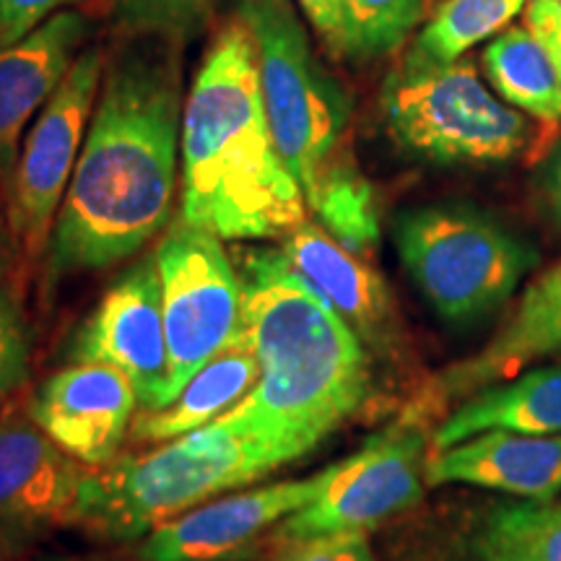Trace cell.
Here are the masks:
<instances>
[{"instance_id": "4dcf8cb0", "label": "cell", "mask_w": 561, "mask_h": 561, "mask_svg": "<svg viewBox=\"0 0 561 561\" xmlns=\"http://www.w3.org/2000/svg\"><path fill=\"white\" fill-rule=\"evenodd\" d=\"M561 310V263L530 286L510 325H528Z\"/></svg>"}, {"instance_id": "836d02e7", "label": "cell", "mask_w": 561, "mask_h": 561, "mask_svg": "<svg viewBox=\"0 0 561 561\" xmlns=\"http://www.w3.org/2000/svg\"><path fill=\"white\" fill-rule=\"evenodd\" d=\"M549 201H551L553 214H557V219L561 221V151L557 153V159H553L551 172H549Z\"/></svg>"}, {"instance_id": "9c48e42d", "label": "cell", "mask_w": 561, "mask_h": 561, "mask_svg": "<svg viewBox=\"0 0 561 561\" xmlns=\"http://www.w3.org/2000/svg\"><path fill=\"white\" fill-rule=\"evenodd\" d=\"M221 242L178 216L153 250L174 398L203 364L231 346L240 333V273Z\"/></svg>"}, {"instance_id": "7402d4cb", "label": "cell", "mask_w": 561, "mask_h": 561, "mask_svg": "<svg viewBox=\"0 0 561 561\" xmlns=\"http://www.w3.org/2000/svg\"><path fill=\"white\" fill-rule=\"evenodd\" d=\"M307 210L333 240L356 255H367L380 242V210L371 182L356 164L354 153L325 172L305 195Z\"/></svg>"}, {"instance_id": "8fae6325", "label": "cell", "mask_w": 561, "mask_h": 561, "mask_svg": "<svg viewBox=\"0 0 561 561\" xmlns=\"http://www.w3.org/2000/svg\"><path fill=\"white\" fill-rule=\"evenodd\" d=\"M89 468L55 445L26 403L0 413V561L26 557L62 528L79 525Z\"/></svg>"}, {"instance_id": "1f68e13d", "label": "cell", "mask_w": 561, "mask_h": 561, "mask_svg": "<svg viewBox=\"0 0 561 561\" xmlns=\"http://www.w3.org/2000/svg\"><path fill=\"white\" fill-rule=\"evenodd\" d=\"M328 53L343 58V0H297Z\"/></svg>"}, {"instance_id": "8992f818", "label": "cell", "mask_w": 561, "mask_h": 561, "mask_svg": "<svg viewBox=\"0 0 561 561\" xmlns=\"http://www.w3.org/2000/svg\"><path fill=\"white\" fill-rule=\"evenodd\" d=\"M392 237L416 289L453 325L502 307L538 261L533 244L466 203H426L403 210Z\"/></svg>"}, {"instance_id": "e575fe53", "label": "cell", "mask_w": 561, "mask_h": 561, "mask_svg": "<svg viewBox=\"0 0 561 561\" xmlns=\"http://www.w3.org/2000/svg\"><path fill=\"white\" fill-rule=\"evenodd\" d=\"M55 561H123L115 557H68V559H55Z\"/></svg>"}, {"instance_id": "4316f807", "label": "cell", "mask_w": 561, "mask_h": 561, "mask_svg": "<svg viewBox=\"0 0 561 561\" xmlns=\"http://www.w3.org/2000/svg\"><path fill=\"white\" fill-rule=\"evenodd\" d=\"M32 339L24 307L11 284L0 286V413L30 380Z\"/></svg>"}, {"instance_id": "44dd1931", "label": "cell", "mask_w": 561, "mask_h": 561, "mask_svg": "<svg viewBox=\"0 0 561 561\" xmlns=\"http://www.w3.org/2000/svg\"><path fill=\"white\" fill-rule=\"evenodd\" d=\"M481 62L504 102L538 121H561V73L525 26H512L491 39Z\"/></svg>"}, {"instance_id": "5bb4252c", "label": "cell", "mask_w": 561, "mask_h": 561, "mask_svg": "<svg viewBox=\"0 0 561 561\" xmlns=\"http://www.w3.org/2000/svg\"><path fill=\"white\" fill-rule=\"evenodd\" d=\"M26 409L70 458L102 468L121 455L140 405L125 371L112 364L76 362L47 377Z\"/></svg>"}, {"instance_id": "277c9868", "label": "cell", "mask_w": 561, "mask_h": 561, "mask_svg": "<svg viewBox=\"0 0 561 561\" xmlns=\"http://www.w3.org/2000/svg\"><path fill=\"white\" fill-rule=\"evenodd\" d=\"M276 471L221 421L140 455L89 468L79 528L107 541H138L159 525Z\"/></svg>"}, {"instance_id": "f546056e", "label": "cell", "mask_w": 561, "mask_h": 561, "mask_svg": "<svg viewBox=\"0 0 561 561\" xmlns=\"http://www.w3.org/2000/svg\"><path fill=\"white\" fill-rule=\"evenodd\" d=\"M525 30L549 53L561 73V0H528L525 3Z\"/></svg>"}, {"instance_id": "cb8c5ba5", "label": "cell", "mask_w": 561, "mask_h": 561, "mask_svg": "<svg viewBox=\"0 0 561 561\" xmlns=\"http://www.w3.org/2000/svg\"><path fill=\"white\" fill-rule=\"evenodd\" d=\"M543 354H561V310L528 325L504 328L486 351H481L471 362L447 369L437 382L439 392L442 398H450L476 390L479 385L500 377L502 371Z\"/></svg>"}, {"instance_id": "30bf717a", "label": "cell", "mask_w": 561, "mask_h": 561, "mask_svg": "<svg viewBox=\"0 0 561 561\" xmlns=\"http://www.w3.org/2000/svg\"><path fill=\"white\" fill-rule=\"evenodd\" d=\"M426 460L421 426L413 419H401L346 460L328 466L318 494L286 517L268 543L380 528L421 502Z\"/></svg>"}, {"instance_id": "e0dca14e", "label": "cell", "mask_w": 561, "mask_h": 561, "mask_svg": "<svg viewBox=\"0 0 561 561\" xmlns=\"http://www.w3.org/2000/svg\"><path fill=\"white\" fill-rule=\"evenodd\" d=\"M301 276L331 301L362 343L388 348L392 335V299L385 280L362 255L343 248L320 224L305 221L278 244Z\"/></svg>"}, {"instance_id": "5b68a950", "label": "cell", "mask_w": 561, "mask_h": 561, "mask_svg": "<svg viewBox=\"0 0 561 561\" xmlns=\"http://www.w3.org/2000/svg\"><path fill=\"white\" fill-rule=\"evenodd\" d=\"M240 19L255 39L273 140L307 195L351 157V100L314 55L291 0H242Z\"/></svg>"}, {"instance_id": "d6a6232c", "label": "cell", "mask_w": 561, "mask_h": 561, "mask_svg": "<svg viewBox=\"0 0 561 561\" xmlns=\"http://www.w3.org/2000/svg\"><path fill=\"white\" fill-rule=\"evenodd\" d=\"M21 257L16 237H13L11 224H9V214H5V206L0 203V286L9 284V276L13 271V265Z\"/></svg>"}, {"instance_id": "6da1fadb", "label": "cell", "mask_w": 561, "mask_h": 561, "mask_svg": "<svg viewBox=\"0 0 561 561\" xmlns=\"http://www.w3.org/2000/svg\"><path fill=\"white\" fill-rule=\"evenodd\" d=\"M185 96L178 39L133 34L112 55L45 252L47 284L110 268L170 224Z\"/></svg>"}, {"instance_id": "ffe728a7", "label": "cell", "mask_w": 561, "mask_h": 561, "mask_svg": "<svg viewBox=\"0 0 561 561\" xmlns=\"http://www.w3.org/2000/svg\"><path fill=\"white\" fill-rule=\"evenodd\" d=\"M430 561H561V507L496 504L447 538Z\"/></svg>"}, {"instance_id": "ba28073f", "label": "cell", "mask_w": 561, "mask_h": 561, "mask_svg": "<svg viewBox=\"0 0 561 561\" xmlns=\"http://www.w3.org/2000/svg\"><path fill=\"white\" fill-rule=\"evenodd\" d=\"M104 68L107 55L102 47L87 45L21 140L16 167L3 195L19 252L30 265L45 257L50 244L55 219L100 100Z\"/></svg>"}, {"instance_id": "4fadbf2b", "label": "cell", "mask_w": 561, "mask_h": 561, "mask_svg": "<svg viewBox=\"0 0 561 561\" xmlns=\"http://www.w3.org/2000/svg\"><path fill=\"white\" fill-rule=\"evenodd\" d=\"M322 471L208 500L140 538V561H242L318 494Z\"/></svg>"}, {"instance_id": "d4e9b609", "label": "cell", "mask_w": 561, "mask_h": 561, "mask_svg": "<svg viewBox=\"0 0 561 561\" xmlns=\"http://www.w3.org/2000/svg\"><path fill=\"white\" fill-rule=\"evenodd\" d=\"M432 0H343V58L377 60L401 50Z\"/></svg>"}, {"instance_id": "7a4b0ae2", "label": "cell", "mask_w": 561, "mask_h": 561, "mask_svg": "<svg viewBox=\"0 0 561 561\" xmlns=\"http://www.w3.org/2000/svg\"><path fill=\"white\" fill-rule=\"evenodd\" d=\"M234 265L242 284L237 341L255 354L261 380L216 421L280 468L312 453L362 409L371 380L369 356L284 250H240Z\"/></svg>"}, {"instance_id": "9a60e30c", "label": "cell", "mask_w": 561, "mask_h": 561, "mask_svg": "<svg viewBox=\"0 0 561 561\" xmlns=\"http://www.w3.org/2000/svg\"><path fill=\"white\" fill-rule=\"evenodd\" d=\"M91 21L66 9L47 19L30 37L0 50V182L3 191L16 167L30 123L58 91L68 70L87 50Z\"/></svg>"}, {"instance_id": "484cf974", "label": "cell", "mask_w": 561, "mask_h": 561, "mask_svg": "<svg viewBox=\"0 0 561 561\" xmlns=\"http://www.w3.org/2000/svg\"><path fill=\"white\" fill-rule=\"evenodd\" d=\"M112 13L130 34L187 39L206 24L216 0H110Z\"/></svg>"}, {"instance_id": "603a6c76", "label": "cell", "mask_w": 561, "mask_h": 561, "mask_svg": "<svg viewBox=\"0 0 561 561\" xmlns=\"http://www.w3.org/2000/svg\"><path fill=\"white\" fill-rule=\"evenodd\" d=\"M528 0H447L419 32L403 60L455 62L479 42L502 32Z\"/></svg>"}, {"instance_id": "3957f363", "label": "cell", "mask_w": 561, "mask_h": 561, "mask_svg": "<svg viewBox=\"0 0 561 561\" xmlns=\"http://www.w3.org/2000/svg\"><path fill=\"white\" fill-rule=\"evenodd\" d=\"M180 216L219 240H284L307 203L265 115L255 39L242 19L208 45L182 112Z\"/></svg>"}, {"instance_id": "ac0fdd59", "label": "cell", "mask_w": 561, "mask_h": 561, "mask_svg": "<svg viewBox=\"0 0 561 561\" xmlns=\"http://www.w3.org/2000/svg\"><path fill=\"white\" fill-rule=\"evenodd\" d=\"M491 430L561 434V364L530 369L515 382L476 392L442 421L432 437V453Z\"/></svg>"}, {"instance_id": "d6986e66", "label": "cell", "mask_w": 561, "mask_h": 561, "mask_svg": "<svg viewBox=\"0 0 561 561\" xmlns=\"http://www.w3.org/2000/svg\"><path fill=\"white\" fill-rule=\"evenodd\" d=\"M257 380H261V364L255 354L244 343L234 341L208 364H203L170 405L140 411L130 424V439L170 442L214 424L244 401Z\"/></svg>"}, {"instance_id": "f1b7e54d", "label": "cell", "mask_w": 561, "mask_h": 561, "mask_svg": "<svg viewBox=\"0 0 561 561\" xmlns=\"http://www.w3.org/2000/svg\"><path fill=\"white\" fill-rule=\"evenodd\" d=\"M79 3L83 0H0V50L13 47L55 13Z\"/></svg>"}, {"instance_id": "2e32d148", "label": "cell", "mask_w": 561, "mask_h": 561, "mask_svg": "<svg viewBox=\"0 0 561 561\" xmlns=\"http://www.w3.org/2000/svg\"><path fill=\"white\" fill-rule=\"evenodd\" d=\"M426 483H468L530 502H553L561 494V434L481 432L434 450L426 460Z\"/></svg>"}, {"instance_id": "52a82bcc", "label": "cell", "mask_w": 561, "mask_h": 561, "mask_svg": "<svg viewBox=\"0 0 561 561\" xmlns=\"http://www.w3.org/2000/svg\"><path fill=\"white\" fill-rule=\"evenodd\" d=\"M390 138L434 164H500L525 149L523 112L489 91L473 62L403 60L382 83Z\"/></svg>"}, {"instance_id": "7c38bea8", "label": "cell", "mask_w": 561, "mask_h": 561, "mask_svg": "<svg viewBox=\"0 0 561 561\" xmlns=\"http://www.w3.org/2000/svg\"><path fill=\"white\" fill-rule=\"evenodd\" d=\"M66 359L112 364L133 382L140 411L174 401L161 280L153 252L110 286L68 339Z\"/></svg>"}, {"instance_id": "83f0119b", "label": "cell", "mask_w": 561, "mask_h": 561, "mask_svg": "<svg viewBox=\"0 0 561 561\" xmlns=\"http://www.w3.org/2000/svg\"><path fill=\"white\" fill-rule=\"evenodd\" d=\"M263 561H377V557L367 533H335L276 543Z\"/></svg>"}]
</instances>
